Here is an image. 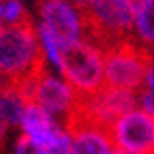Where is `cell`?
I'll use <instances>...</instances> for the list:
<instances>
[{
    "instance_id": "obj_1",
    "label": "cell",
    "mask_w": 154,
    "mask_h": 154,
    "mask_svg": "<svg viewBox=\"0 0 154 154\" xmlns=\"http://www.w3.org/2000/svg\"><path fill=\"white\" fill-rule=\"evenodd\" d=\"M45 69L32 22L9 26L0 32V84L24 86L30 77Z\"/></svg>"
},
{
    "instance_id": "obj_2",
    "label": "cell",
    "mask_w": 154,
    "mask_h": 154,
    "mask_svg": "<svg viewBox=\"0 0 154 154\" xmlns=\"http://www.w3.org/2000/svg\"><path fill=\"white\" fill-rule=\"evenodd\" d=\"M139 2L141 0H94L84 9L88 17V38L101 49L131 38Z\"/></svg>"
},
{
    "instance_id": "obj_3",
    "label": "cell",
    "mask_w": 154,
    "mask_h": 154,
    "mask_svg": "<svg viewBox=\"0 0 154 154\" xmlns=\"http://www.w3.org/2000/svg\"><path fill=\"white\" fill-rule=\"evenodd\" d=\"M58 75H62L71 84V88L79 94V99L99 92L105 86L103 49L90 38L64 47Z\"/></svg>"
},
{
    "instance_id": "obj_4",
    "label": "cell",
    "mask_w": 154,
    "mask_h": 154,
    "mask_svg": "<svg viewBox=\"0 0 154 154\" xmlns=\"http://www.w3.org/2000/svg\"><path fill=\"white\" fill-rule=\"evenodd\" d=\"M19 88L30 103L45 109L60 124H66L79 107V94L71 88V84L62 75L49 71L47 66L41 69Z\"/></svg>"
},
{
    "instance_id": "obj_5",
    "label": "cell",
    "mask_w": 154,
    "mask_h": 154,
    "mask_svg": "<svg viewBox=\"0 0 154 154\" xmlns=\"http://www.w3.org/2000/svg\"><path fill=\"white\" fill-rule=\"evenodd\" d=\"M150 54L141 49L131 38L113 43L103 49V64H105V86L122 88L137 92L143 86V77L148 69Z\"/></svg>"
},
{
    "instance_id": "obj_6",
    "label": "cell",
    "mask_w": 154,
    "mask_h": 154,
    "mask_svg": "<svg viewBox=\"0 0 154 154\" xmlns=\"http://www.w3.org/2000/svg\"><path fill=\"white\" fill-rule=\"evenodd\" d=\"M38 24L47 28L62 47L82 43L88 38V17L82 7L71 0H41Z\"/></svg>"
},
{
    "instance_id": "obj_7",
    "label": "cell",
    "mask_w": 154,
    "mask_h": 154,
    "mask_svg": "<svg viewBox=\"0 0 154 154\" xmlns=\"http://www.w3.org/2000/svg\"><path fill=\"white\" fill-rule=\"evenodd\" d=\"M107 131L113 148L137 154H154V118L143 109L135 107L122 113L109 124Z\"/></svg>"
},
{
    "instance_id": "obj_8",
    "label": "cell",
    "mask_w": 154,
    "mask_h": 154,
    "mask_svg": "<svg viewBox=\"0 0 154 154\" xmlns=\"http://www.w3.org/2000/svg\"><path fill=\"white\" fill-rule=\"evenodd\" d=\"M135 105H137V94L133 90L103 86L99 92L86 96V99H79V107H77L75 116H82V118H86L94 124L109 128V124L116 118L135 109Z\"/></svg>"
},
{
    "instance_id": "obj_9",
    "label": "cell",
    "mask_w": 154,
    "mask_h": 154,
    "mask_svg": "<svg viewBox=\"0 0 154 154\" xmlns=\"http://www.w3.org/2000/svg\"><path fill=\"white\" fill-rule=\"evenodd\" d=\"M71 137V154H111L113 143L109 131L82 116H73L64 124Z\"/></svg>"
},
{
    "instance_id": "obj_10",
    "label": "cell",
    "mask_w": 154,
    "mask_h": 154,
    "mask_svg": "<svg viewBox=\"0 0 154 154\" xmlns=\"http://www.w3.org/2000/svg\"><path fill=\"white\" fill-rule=\"evenodd\" d=\"M17 128L22 131V135L26 139L34 141L36 146H43L47 150L58 139V135L62 133L64 124H60L56 118H51L45 109H41L38 105L28 101L24 111H22V120H19Z\"/></svg>"
},
{
    "instance_id": "obj_11",
    "label": "cell",
    "mask_w": 154,
    "mask_h": 154,
    "mask_svg": "<svg viewBox=\"0 0 154 154\" xmlns=\"http://www.w3.org/2000/svg\"><path fill=\"white\" fill-rule=\"evenodd\" d=\"M131 41L148 54H154V0H141L133 22Z\"/></svg>"
},
{
    "instance_id": "obj_12",
    "label": "cell",
    "mask_w": 154,
    "mask_h": 154,
    "mask_svg": "<svg viewBox=\"0 0 154 154\" xmlns=\"http://www.w3.org/2000/svg\"><path fill=\"white\" fill-rule=\"evenodd\" d=\"M26 103H28V99L24 96L19 86L0 84V124H5L7 128L19 126Z\"/></svg>"
},
{
    "instance_id": "obj_13",
    "label": "cell",
    "mask_w": 154,
    "mask_h": 154,
    "mask_svg": "<svg viewBox=\"0 0 154 154\" xmlns=\"http://www.w3.org/2000/svg\"><path fill=\"white\" fill-rule=\"evenodd\" d=\"M0 22L5 28L30 22L22 0H0Z\"/></svg>"
},
{
    "instance_id": "obj_14",
    "label": "cell",
    "mask_w": 154,
    "mask_h": 154,
    "mask_svg": "<svg viewBox=\"0 0 154 154\" xmlns=\"http://www.w3.org/2000/svg\"><path fill=\"white\" fill-rule=\"evenodd\" d=\"M13 154H47V150L43 146H36L34 141L26 139L24 135H19L13 143Z\"/></svg>"
},
{
    "instance_id": "obj_15",
    "label": "cell",
    "mask_w": 154,
    "mask_h": 154,
    "mask_svg": "<svg viewBox=\"0 0 154 154\" xmlns=\"http://www.w3.org/2000/svg\"><path fill=\"white\" fill-rule=\"evenodd\" d=\"M47 154H71V137L66 126L62 128V133L58 135V139L47 148Z\"/></svg>"
},
{
    "instance_id": "obj_16",
    "label": "cell",
    "mask_w": 154,
    "mask_h": 154,
    "mask_svg": "<svg viewBox=\"0 0 154 154\" xmlns=\"http://www.w3.org/2000/svg\"><path fill=\"white\" fill-rule=\"evenodd\" d=\"M137 103H139V109H143L146 113H150L154 118V90H141L139 96H137Z\"/></svg>"
},
{
    "instance_id": "obj_17",
    "label": "cell",
    "mask_w": 154,
    "mask_h": 154,
    "mask_svg": "<svg viewBox=\"0 0 154 154\" xmlns=\"http://www.w3.org/2000/svg\"><path fill=\"white\" fill-rule=\"evenodd\" d=\"M143 88L146 90H154V54H150V60H148V69H146V77H143Z\"/></svg>"
},
{
    "instance_id": "obj_18",
    "label": "cell",
    "mask_w": 154,
    "mask_h": 154,
    "mask_svg": "<svg viewBox=\"0 0 154 154\" xmlns=\"http://www.w3.org/2000/svg\"><path fill=\"white\" fill-rule=\"evenodd\" d=\"M71 2H73V5H77V7H82V9H88V7L94 2V0H71Z\"/></svg>"
},
{
    "instance_id": "obj_19",
    "label": "cell",
    "mask_w": 154,
    "mask_h": 154,
    "mask_svg": "<svg viewBox=\"0 0 154 154\" xmlns=\"http://www.w3.org/2000/svg\"><path fill=\"white\" fill-rule=\"evenodd\" d=\"M111 154H137V152H126V150H118V148H113Z\"/></svg>"
},
{
    "instance_id": "obj_20",
    "label": "cell",
    "mask_w": 154,
    "mask_h": 154,
    "mask_svg": "<svg viewBox=\"0 0 154 154\" xmlns=\"http://www.w3.org/2000/svg\"><path fill=\"white\" fill-rule=\"evenodd\" d=\"M2 28H5V26H2V22H0V32H2Z\"/></svg>"
}]
</instances>
